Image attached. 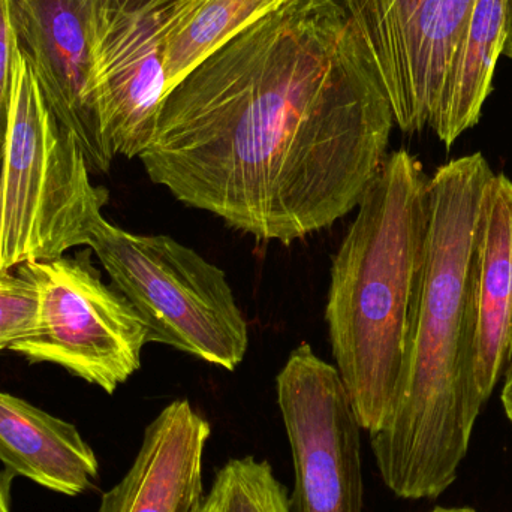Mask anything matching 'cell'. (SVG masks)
Wrapping results in <instances>:
<instances>
[{
	"mask_svg": "<svg viewBox=\"0 0 512 512\" xmlns=\"http://www.w3.org/2000/svg\"><path fill=\"white\" fill-rule=\"evenodd\" d=\"M394 125L342 2L285 0L165 96L140 161L180 203L288 245L357 209Z\"/></svg>",
	"mask_w": 512,
	"mask_h": 512,
	"instance_id": "1",
	"label": "cell"
},
{
	"mask_svg": "<svg viewBox=\"0 0 512 512\" xmlns=\"http://www.w3.org/2000/svg\"><path fill=\"white\" fill-rule=\"evenodd\" d=\"M472 375L486 405L512 357V180L493 174L481 198L469 273Z\"/></svg>",
	"mask_w": 512,
	"mask_h": 512,
	"instance_id": "12",
	"label": "cell"
},
{
	"mask_svg": "<svg viewBox=\"0 0 512 512\" xmlns=\"http://www.w3.org/2000/svg\"><path fill=\"white\" fill-rule=\"evenodd\" d=\"M406 134L429 128L474 0H340Z\"/></svg>",
	"mask_w": 512,
	"mask_h": 512,
	"instance_id": "8",
	"label": "cell"
},
{
	"mask_svg": "<svg viewBox=\"0 0 512 512\" xmlns=\"http://www.w3.org/2000/svg\"><path fill=\"white\" fill-rule=\"evenodd\" d=\"M493 170L460 156L429 180V227L402 378L390 417L370 433L385 486L438 499L459 477L484 403L472 375L469 273L481 198Z\"/></svg>",
	"mask_w": 512,
	"mask_h": 512,
	"instance_id": "2",
	"label": "cell"
},
{
	"mask_svg": "<svg viewBox=\"0 0 512 512\" xmlns=\"http://www.w3.org/2000/svg\"><path fill=\"white\" fill-rule=\"evenodd\" d=\"M209 421L188 399L174 400L144 430L125 477L105 492L98 512H200Z\"/></svg>",
	"mask_w": 512,
	"mask_h": 512,
	"instance_id": "11",
	"label": "cell"
},
{
	"mask_svg": "<svg viewBox=\"0 0 512 512\" xmlns=\"http://www.w3.org/2000/svg\"><path fill=\"white\" fill-rule=\"evenodd\" d=\"M177 0H92L93 87L114 155L140 158L168 95L164 42Z\"/></svg>",
	"mask_w": 512,
	"mask_h": 512,
	"instance_id": "9",
	"label": "cell"
},
{
	"mask_svg": "<svg viewBox=\"0 0 512 512\" xmlns=\"http://www.w3.org/2000/svg\"><path fill=\"white\" fill-rule=\"evenodd\" d=\"M276 391L294 463L291 512H364L363 429L339 370L303 342Z\"/></svg>",
	"mask_w": 512,
	"mask_h": 512,
	"instance_id": "7",
	"label": "cell"
},
{
	"mask_svg": "<svg viewBox=\"0 0 512 512\" xmlns=\"http://www.w3.org/2000/svg\"><path fill=\"white\" fill-rule=\"evenodd\" d=\"M0 462L51 492L78 496L99 480L93 448L74 424L0 391Z\"/></svg>",
	"mask_w": 512,
	"mask_h": 512,
	"instance_id": "13",
	"label": "cell"
},
{
	"mask_svg": "<svg viewBox=\"0 0 512 512\" xmlns=\"http://www.w3.org/2000/svg\"><path fill=\"white\" fill-rule=\"evenodd\" d=\"M505 38L504 56L512 60V0H507V27H505Z\"/></svg>",
	"mask_w": 512,
	"mask_h": 512,
	"instance_id": "21",
	"label": "cell"
},
{
	"mask_svg": "<svg viewBox=\"0 0 512 512\" xmlns=\"http://www.w3.org/2000/svg\"><path fill=\"white\" fill-rule=\"evenodd\" d=\"M90 173L83 149L54 119L18 47L0 159V270L89 246L110 200Z\"/></svg>",
	"mask_w": 512,
	"mask_h": 512,
	"instance_id": "4",
	"label": "cell"
},
{
	"mask_svg": "<svg viewBox=\"0 0 512 512\" xmlns=\"http://www.w3.org/2000/svg\"><path fill=\"white\" fill-rule=\"evenodd\" d=\"M285 0H177L164 42L168 93L213 51Z\"/></svg>",
	"mask_w": 512,
	"mask_h": 512,
	"instance_id": "15",
	"label": "cell"
},
{
	"mask_svg": "<svg viewBox=\"0 0 512 512\" xmlns=\"http://www.w3.org/2000/svg\"><path fill=\"white\" fill-rule=\"evenodd\" d=\"M15 475L8 469L0 471V512H11V499H9V489H11V481Z\"/></svg>",
	"mask_w": 512,
	"mask_h": 512,
	"instance_id": "20",
	"label": "cell"
},
{
	"mask_svg": "<svg viewBox=\"0 0 512 512\" xmlns=\"http://www.w3.org/2000/svg\"><path fill=\"white\" fill-rule=\"evenodd\" d=\"M200 512H291V501L268 460L243 456L216 471Z\"/></svg>",
	"mask_w": 512,
	"mask_h": 512,
	"instance_id": "16",
	"label": "cell"
},
{
	"mask_svg": "<svg viewBox=\"0 0 512 512\" xmlns=\"http://www.w3.org/2000/svg\"><path fill=\"white\" fill-rule=\"evenodd\" d=\"M35 283V333L9 351L29 363H48L114 394L141 367L149 343L137 310L102 282L89 252L15 268Z\"/></svg>",
	"mask_w": 512,
	"mask_h": 512,
	"instance_id": "6",
	"label": "cell"
},
{
	"mask_svg": "<svg viewBox=\"0 0 512 512\" xmlns=\"http://www.w3.org/2000/svg\"><path fill=\"white\" fill-rule=\"evenodd\" d=\"M429 180L417 156L391 152L331 262V351L369 435L390 417L402 378L426 252Z\"/></svg>",
	"mask_w": 512,
	"mask_h": 512,
	"instance_id": "3",
	"label": "cell"
},
{
	"mask_svg": "<svg viewBox=\"0 0 512 512\" xmlns=\"http://www.w3.org/2000/svg\"><path fill=\"white\" fill-rule=\"evenodd\" d=\"M92 0H11L18 47L29 60L54 119L83 149L92 173H108L113 149L93 87Z\"/></svg>",
	"mask_w": 512,
	"mask_h": 512,
	"instance_id": "10",
	"label": "cell"
},
{
	"mask_svg": "<svg viewBox=\"0 0 512 512\" xmlns=\"http://www.w3.org/2000/svg\"><path fill=\"white\" fill-rule=\"evenodd\" d=\"M38 306L32 280L17 270H0V352L35 333Z\"/></svg>",
	"mask_w": 512,
	"mask_h": 512,
	"instance_id": "17",
	"label": "cell"
},
{
	"mask_svg": "<svg viewBox=\"0 0 512 512\" xmlns=\"http://www.w3.org/2000/svg\"><path fill=\"white\" fill-rule=\"evenodd\" d=\"M507 0H474L460 36L441 102L429 128L450 147L480 123L504 54Z\"/></svg>",
	"mask_w": 512,
	"mask_h": 512,
	"instance_id": "14",
	"label": "cell"
},
{
	"mask_svg": "<svg viewBox=\"0 0 512 512\" xmlns=\"http://www.w3.org/2000/svg\"><path fill=\"white\" fill-rule=\"evenodd\" d=\"M89 248L143 319L149 343L228 372L243 363L248 322L218 265L173 237L129 233L104 216Z\"/></svg>",
	"mask_w": 512,
	"mask_h": 512,
	"instance_id": "5",
	"label": "cell"
},
{
	"mask_svg": "<svg viewBox=\"0 0 512 512\" xmlns=\"http://www.w3.org/2000/svg\"><path fill=\"white\" fill-rule=\"evenodd\" d=\"M18 41L11 17V0H0V159L8 126L9 102H11L12 77Z\"/></svg>",
	"mask_w": 512,
	"mask_h": 512,
	"instance_id": "18",
	"label": "cell"
},
{
	"mask_svg": "<svg viewBox=\"0 0 512 512\" xmlns=\"http://www.w3.org/2000/svg\"><path fill=\"white\" fill-rule=\"evenodd\" d=\"M501 402L504 406L505 415L512 424V357L508 366L505 367L504 385H502Z\"/></svg>",
	"mask_w": 512,
	"mask_h": 512,
	"instance_id": "19",
	"label": "cell"
},
{
	"mask_svg": "<svg viewBox=\"0 0 512 512\" xmlns=\"http://www.w3.org/2000/svg\"><path fill=\"white\" fill-rule=\"evenodd\" d=\"M426 512H478L474 508L469 507H435Z\"/></svg>",
	"mask_w": 512,
	"mask_h": 512,
	"instance_id": "22",
	"label": "cell"
}]
</instances>
